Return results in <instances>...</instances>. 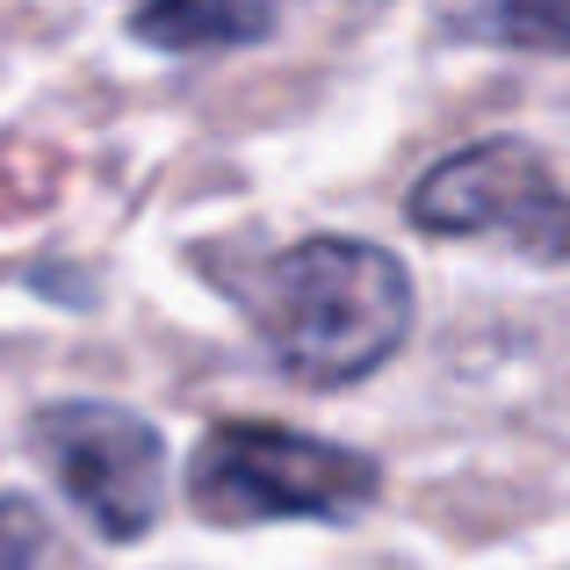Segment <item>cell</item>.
<instances>
[{
  "instance_id": "1",
  "label": "cell",
  "mask_w": 570,
  "mask_h": 570,
  "mask_svg": "<svg viewBox=\"0 0 570 570\" xmlns=\"http://www.w3.org/2000/svg\"><path fill=\"white\" fill-rule=\"evenodd\" d=\"M246 318L311 390H347L376 376L412 333V275L376 238H296L246 282Z\"/></svg>"
},
{
  "instance_id": "2",
  "label": "cell",
  "mask_w": 570,
  "mask_h": 570,
  "mask_svg": "<svg viewBox=\"0 0 570 570\" xmlns=\"http://www.w3.org/2000/svg\"><path fill=\"white\" fill-rule=\"evenodd\" d=\"M383 491L362 448L318 441L267 419H224L188 455V505L209 528H267V520H325L347 528Z\"/></svg>"
},
{
  "instance_id": "3",
  "label": "cell",
  "mask_w": 570,
  "mask_h": 570,
  "mask_svg": "<svg viewBox=\"0 0 570 570\" xmlns=\"http://www.w3.org/2000/svg\"><path fill=\"white\" fill-rule=\"evenodd\" d=\"M29 448L101 542H138V534L159 528L174 476L153 419L101 397H66L29 419Z\"/></svg>"
},
{
  "instance_id": "4",
  "label": "cell",
  "mask_w": 570,
  "mask_h": 570,
  "mask_svg": "<svg viewBox=\"0 0 570 570\" xmlns=\"http://www.w3.org/2000/svg\"><path fill=\"white\" fill-rule=\"evenodd\" d=\"M404 209L433 238H499L528 261H570V188L528 138H476L433 159Z\"/></svg>"
},
{
  "instance_id": "5",
  "label": "cell",
  "mask_w": 570,
  "mask_h": 570,
  "mask_svg": "<svg viewBox=\"0 0 570 570\" xmlns=\"http://www.w3.org/2000/svg\"><path fill=\"white\" fill-rule=\"evenodd\" d=\"M282 22L275 0H138L130 37L167 58H209V51H246L267 43Z\"/></svg>"
},
{
  "instance_id": "6",
  "label": "cell",
  "mask_w": 570,
  "mask_h": 570,
  "mask_svg": "<svg viewBox=\"0 0 570 570\" xmlns=\"http://www.w3.org/2000/svg\"><path fill=\"white\" fill-rule=\"evenodd\" d=\"M455 37L499 43V51L570 58V0H470L455 14Z\"/></svg>"
},
{
  "instance_id": "7",
  "label": "cell",
  "mask_w": 570,
  "mask_h": 570,
  "mask_svg": "<svg viewBox=\"0 0 570 570\" xmlns=\"http://www.w3.org/2000/svg\"><path fill=\"white\" fill-rule=\"evenodd\" d=\"M51 563V528L29 499L0 491V570H43Z\"/></svg>"
}]
</instances>
